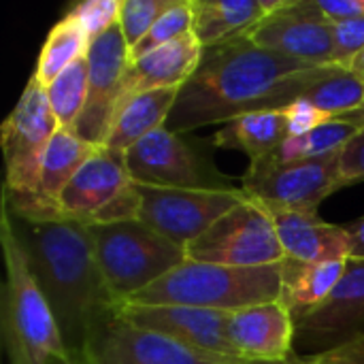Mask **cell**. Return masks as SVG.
<instances>
[{"mask_svg":"<svg viewBox=\"0 0 364 364\" xmlns=\"http://www.w3.org/2000/svg\"><path fill=\"white\" fill-rule=\"evenodd\" d=\"M141 194L139 222L173 241L188 247L203 237L224 213L243 203V190H179L154 188L136 183Z\"/></svg>","mask_w":364,"mask_h":364,"instance_id":"cell-11","label":"cell"},{"mask_svg":"<svg viewBox=\"0 0 364 364\" xmlns=\"http://www.w3.org/2000/svg\"><path fill=\"white\" fill-rule=\"evenodd\" d=\"M90 43L92 41L83 32V28L73 17L64 15L45 38L34 68V77L47 87L62 70H66L79 58L87 55Z\"/></svg>","mask_w":364,"mask_h":364,"instance_id":"cell-25","label":"cell"},{"mask_svg":"<svg viewBox=\"0 0 364 364\" xmlns=\"http://www.w3.org/2000/svg\"><path fill=\"white\" fill-rule=\"evenodd\" d=\"M282 0H192L194 36L203 49L247 34Z\"/></svg>","mask_w":364,"mask_h":364,"instance_id":"cell-22","label":"cell"},{"mask_svg":"<svg viewBox=\"0 0 364 364\" xmlns=\"http://www.w3.org/2000/svg\"><path fill=\"white\" fill-rule=\"evenodd\" d=\"M194 32V6L192 0H175L173 6L162 13V17L154 23V28L147 32V36L134 47L130 49V62L162 47L168 45L186 34Z\"/></svg>","mask_w":364,"mask_h":364,"instance_id":"cell-29","label":"cell"},{"mask_svg":"<svg viewBox=\"0 0 364 364\" xmlns=\"http://www.w3.org/2000/svg\"><path fill=\"white\" fill-rule=\"evenodd\" d=\"M339 162L341 154L303 162H277L264 156L250 164L241 190L260 207L318 213L320 203L343 188Z\"/></svg>","mask_w":364,"mask_h":364,"instance_id":"cell-7","label":"cell"},{"mask_svg":"<svg viewBox=\"0 0 364 364\" xmlns=\"http://www.w3.org/2000/svg\"><path fill=\"white\" fill-rule=\"evenodd\" d=\"M326 115L341 117L356 111L364 102V81L350 68L335 66L324 79H320L305 96Z\"/></svg>","mask_w":364,"mask_h":364,"instance_id":"cell-27","label":"cell"},{"mask_svg":"<svg viewBox=\"0 0 364 364\" xmlns=\"http://www.w3.org/2000/svg\"><path fill=\"white\" fill-rule=\"evenodd\" d=\"M0 245L6 269L0 328L11 364H77L32 275L4 200L0 211Z\"/></svg>","mask_w":364,"mask_h":364,"instance_id":"cell-3","label":"cell"},{"mask_svg":"<svg viewBox=\"0 0 364 364\" xmlns=\"http://www.w3.org/2000/svg\"><path fill=\"white\" fill-rule=\"evenodd\" d=\"M179 90H154L143 92L126 100L113 117L109 136L105 141V149L117 156H126L130 147L141 143L151 132L166 126V119L177 102Z\"/></svg>","mask_w":364,"mask_h":364,"instance_id":"cell-21","label":"cell"},{"mask_svg":"<svg viewBox=\"0 0 364 364\" xmlns=\"http://www.w3.org/2000/svg\"><path fill=\"white\" fill-rule=\"evenodd\" d=\"M130 183L132 179L124 156L98 147L64 188L58 203L60 218L92 226Z\"/></svg>","mask_w":364,"mask_h":364,"instance_id":"cell-18","label":"cell"},{"mask_svg":"<svg viewBox=\"0 0 364 364\" xmlns=\"http://www.w3.org/2000/svg\"><path fill=\"white\" fill-rule=\"evenodd\" d=\"M11 218L32 275L53 311L68 352L79 364L96 318L117 307L100 273L90 228L68 218L26 220L13 213Z\"/></svg>","mask_w":364,"mask_h":364,"instance_id":"cell-2","label":"cell"},{"mask_svg":"<svg viewBox=\"0 0 364 364\" xmlns=\"http://www.w3.org/2000/svg\"><path fill=\"white\" fill-rule=\"evenodd\" d=\"M130 64V47L124 38L119 21L96 36L87 49V100L73 126V132L94 145L105 147L122 92V79Z\"/></svg>","mask_w":364,"mask_h":364,"instance_id":"cell-12","label":"cell"},{"mask_svg":"<svg viewBox=\"0 0 364 364\" xmlns=\"http://www.w3.org/2000/svg\"><path fill=\"white\" fill-rule=\"evenodd\" d=\"M282 299V264L222 267L186 260L147 290L134 294L132 305H177L235 314L245 307Z\"/></svg>","mask_w":364,"mask_h":364,"instance_id":"cell-4","label":"cell"},{"mask_svg":"<svg viewBox=\"0 0 364 364\" xmlns=\"http://www.w3.org/2000/svg\"><path fill=\"white\" fill-rule=\"evenodd\" d=\"M79 364H252L183 348L158 333L130 324L117 307L92 324Z\"/></svg>","mask_w":364,"mask_h":364,"instance_id":"cell-9","label":"cell"},{"mask_svg":"<svg viewBox=\"0 0 364 364\" xmlns=\"http://www.w3.org/2000/svg\"><path fill=\"white\" fill-rule=\"evenodd\" d=\"M284 113H286V122H288V139L307 134L333 119L331 115H326L324 111H320L314 102H309L305 98L294 100L290 107L284 109Z\"/></svg>","mask_w":364,"mask_h":364,"instance_id":"cell-33","label":"cell"},{"mask_svg":"<svg viewBox=\"0 0 364 364\" xmlns=\"http://www.w3.org/2000/svg\"><path fill=\"white\" fill-rule=\"evenodd\" d=\"M290 364H364V335L322 354H314L307 358L292 356Z\"/></svg>","mask_w":364,"mask_h":364,"instance_id":"cell-34","label":"cell"},{"mask_svg":"<svg viewBox=\"0 0 364 364\" xmlns=\"http://www.w3.org/2000/svg\"><path fill=\"white\" fill-rule=\"evenodd\" d=\"M175 0H122L119 4V28L130 49H134L154 23L173 6Z\"/></svg>","mask_w":364,"mask_h":364,"instance_id":"cell-30","label":"cell"},{"mask_svg":"<svg viewBox=\"0 0 364 364\" xmlns=\"http://www.w3.org/2000/svg\"><path fill=\"white\" fill-rule=\"evenodd\" d=\"M350 70H352L354 75H358V77L364 81V51L358 55V58H356V60H354V62H352Z\"/></svg>","mask_w":364,"mask_h":364,"instance_id":"cell-39","label":"cell"},{"mask_svg":"<svg viewBox=\"0 0 364 364\" xmlns=\"http://www.w3.org/2000/svg\"><path fill=\"white\" fill-rule=\"evenodd\" d=\"M119 4L122 0H85L73 6L66 15L73 17L83 32L94 41L102 32H107L119 19Z\"/></svg>","mask_w":364,"mask_h":364,"instance_id":"cell-31","label":"cell"},{"mask_svg":"<svg viewBox=\"0 0 364 364\" xmlns=\"http://www.w3.org/2000/svg\"><path fill=\"white\" fill-rule=\"evenodd\" d=\"M186 254L194 262L241 269L284 262V250L269 213L250 198L224 213L203 237L186 247Z\"/></svg>","mask_w":364,"mask_h":364,"instance_id":"cell-8","label":"cell"},{"mask_svg":"<svg viewBox=\"0 0 364 364\" xmlns=\"http://www.w3.org/2000/svg\"><path fill=\"white\" fill-rule=\"evenodd\" d=\"M96 149L98 147L81 141L73 130L60 128L47 143L45 151L41 154L30 192L17 200H6L4 196L2 200L9 205L15 218H26V220L60 218L58 203L64 188L70 183L75 173Z\"/></svg>","mask_w":364,"mask_h":364,"instance_id":"cell-16","label":"cell"},{"mask_svg":"<svg viewBox=\"0 0 364 364\" xmlns=\"http://www.w3.org/2000/svg\"><path fill=\"white\" fill-rule=\"evenodd\" d=\"M277 232L284 260L328 262L352 258V237L346 226L328 224L318 213L262 207Z\"/></svg>","mask_w":364,"mask_h":364,"instance_id":"cell-19","label":"cell"},{"mask_svg":"<svg viewBox=\"0 0 364 364\" xmlns=\"http://www.w3.org/2000/svg\"><path fill=\"white\" fill-rule=\"evenodd\" d=\"M346 228H348V232L352 237V258L364 260V218L354 220Z\"/></svg>","mask_w":364,"mask_h":364,"instance_id":"cell-37","label":"cell"},{"mask_svg":"<svg viewBox=\"0 0 364 364\" xmlns=\"http://www.w3.org/2000/svg\"><path fill=\"white\" fill-rule=\"evenodd\" d=\"M228 339L245 363H288L296 341V320L282 299L245 307L230 314Z\"/></svg>","mask_w":364,"mask_h":364,"instance_id":"cell-17","label":"cell"},{"mask_svg":"<svg viewBox=\"0 0 364 364\" xmlns=\"http://www.w3.org/2000/svg\"><path fill=\"white\" fill-rule=\"evenodd\" d=\"M122 318L200 354L241 360L228 339L230 314L177 305H117ZM245 363V360H243Z\"/></svg>","mask_w":364,"mask_h":364,"instance_id":"cell-14","label":"cell"},{"mask_svg":"<svg viewBox=\"0 0 364 364\" xmlns=\"http://www.w3.org/2000/svg\"><path fill=\"white\" fill-rule=\"evenodd\" d=\"M348 269V260L328 262H282V303L292 311L294 320L320 307L339 286Z\"/></svg>","mask_w":364,"mask_h":364,"instance_id":"cell-23","label":"cell"},{"mask_svg":"<svg viewBox=\"0 0 364 364\" xmlns=\"http://www.w3.org/2000/svg\"><path fill=\"white\" fill-rule=\"evenodd\" d=\"M87 77H90V66H87V55H83L66 70H62L45 87L51 111L60 128L73 130V126L77 124L87 100Z\"/></svg>","mask_w":364,"mask_h":364,"instance_id":"cell-28","label":"cell"},{"mask_svg":"<svg viewBox=\"0 0 364 364\" xmlns=\"http://www.w3.org/2000/svg\"><path fill=\"white\" fill-rule=\"evenodd\" d=\"M339 171H341V186L343 188L364 181V128L356 132V136L341 151Z\"/></svg>","mask_w":364,"mask_h":364,"instance_id":"cell-35","label":"cell"},{"mask_svg":"<svg viewBox=\"0 0 364 364\" xmlns=\"http://www.w3.org/2000/svg\"><path fill=\"white\" fill-rule=\"evenodd\" d=\"M335 119H343V122H348V124H352V126H356L358 130H363L364 128V102L356 109V111H352V113H346V115H341V117H335Z\"/></svg>","mask_w":364,"mask_h":364,"instance_id":"cell-38","label":"cell"},{"mask_svg":"<svg viewBox=\"0 0 364 364\" xmlns=\"http://www.w3.org/2000/svg\"><path fill=\"white\" fill-rule=\"evenodd\" d=\"M333 41H335L333 64L350 68L352 62L364 51V17L333 23Z\"/></svg>","mask_w":364,"mask_h":364,"instance_id":"cell-32","label":"cell"},{"mask_svg":"<svg viewBox=\"0 0 364 364\" xmlns=\"http://www.w3.org/2000/svg\"><path fill=\"white\" fill-rule=\"evenodd\" d=\"M333 68L335 64L314 66L284 58L241 34L203 49L194 75L179 90L166 128L188 134L254 111L286 109Z\"/></svg>","mask_w":364,"mask_h":364,"instance_id":"cell-1","label":"cell"},{"mask_svg":"<svg viewBox=\"0 0 364 364\" xmlns=\"http://www.w3.org/2000/svg\"><path fill=\"white\" fill-rule=\"evenodd\" d=\"M311 2L316 11L324 15L331 23L364 17V0H311Z\"/></svg>","mask_w":364,"mask_h":364,"instance_id":"cell-36","label":"cell"},{"mask_svg":"<svg viewBox=\"0 0 364 364\" xmlns=\"http://www.w3.org/2000/svg\"><path fill=\"white\" fill-rule=\"evenodd\" d=\"M356 132H358L356 126L343 119H331L307 134L286 139L269 156L277 162H303V160L328 158V156L341 154L346 145L356 136Z\"/></svg>","mask_w":364,"mask_h":364,"instance_id":"cell-26","label":"cell"},{"mask_svg":"<svg viewBox=\"0 0 364 364\" xmlns=\"http://www.w3.org/2000/svg\"><path fill=\"white\" fill-rule=\"evenodd\" d=\"M94 254L117 305L147 290L188 260L183 247L139 220L87 226Z\"/></svg>","mask_w":364,"mask_h":364,"instance_id":"cell-5","label":"cell"},{"mask_svg":"<svg viewBox=\"0 0 364 364\" xmlns=\"http://www.w3.org/2000/svg\"><path fill=\"white\" fill-rule=\"evenodd\" d=\"M252 364H256V363H252ZM282 364H290V360H288V363H282Z\"/></svg>","mask_w":364,"mask_h":364,"instance_id":"cell-40","label":"cell"},{"mask_svg":"<svg viewBox=\"0 0 364 364\" xmlns=\"http://www.w3.org/2000/svg\"><path fill=\"white\" fill-rule=\"evenodd\" d=\"M286 139L288 122L284 109H267L222 124V128L213 134V145L222 149L245 151L254 162L273 154Z\"/></svg>","mask_w":364,"mask_h":364,"instance_id":"cell-24","label":"cell"},{"mask_svg":"<svg viewBox=\"0 0 364 364\" xmlns=\"http://www.w3.org/2000/svg\"><path fill=\"white\" fill-rule=\"evenodd\" d=\"M247 36L258 47L314 66H331L335 55L333 23L311 0H282Z\"/></svg>","mask_w":364,"mask_h":364,"instance_id":"cell-13","label":"cell"},{"mask_svg":"<svg viewBox=\"0 0 364 364\" xmlns=\"http://www.w3.org/2000/svg\"><path fill=\"white\" fill-rule=\"evenodd\" d=\"M130 179L141 186L179 190H239L211 156L166 126L145 136L124 156Z\"/></svg>","mask_w":364,"mask_h":364,"instance_id":"cell-6","label":"cell"},{"mask_svg":"<svg viewBox=\"0 0 364 364\" xmlns=\"http://www.w3.org/2000/svg\"><path fill=\"white\" fill-rule=\"evenodd\" d=\"M200 58H203V45L192 32L132 60L122 79L117 109L126 100L143 92L168 90V87L181 90V85L194 75Z\"/></svg>","mask_w":364,"mask_h":364,"instance_id":"cell-20","label":"cell"},{"mask_svg":"<svg viewBox=\"0 0 364 364\" xmlns=\"http://www.w3.org/2000/svg\"><path fill=\"white\" fill-rule=\"evenodd\" d=\"M360 335H364V260L350 258L335 292L296 320V341L314 356Z\"/></svg>","mask_w":364,"mask_h":364,"instance_id":"cell-15","label":"cell"},{"mask_svg":"<svg viewBox=\"0 0 364 364\" xmlns=\"http://www.w3.org/2000/svg\"><path fill=\"white\" fill-rule=\"evenodd\" d=\"M58 130L60 124L51 111L47 90L32 75L23 94L0 128V145L6 164V200L23 198L30 192L41 154Z\"/></svg>","mask_w":364,"mask_h":364,"instance_id":"cell-10","label":"cell"}]
</instances>
